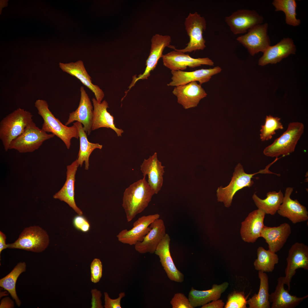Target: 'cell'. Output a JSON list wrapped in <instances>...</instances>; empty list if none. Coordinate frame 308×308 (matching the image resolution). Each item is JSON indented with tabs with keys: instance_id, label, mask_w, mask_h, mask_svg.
Instances as JSON below:
<instances>
[{
	"instance_id": "cell-1",
	"label": "cell",
	"mask_w": 308,
	"mask_h": 308,
	"mask_svg": "<svg viewBox=\"0 0 308 308\" xmlns=\"http://www.w3.org/2000/svg\"><path fill=\"white\" fill-rule=\"evenodd\" d=\"M155 194L145 177L130 185L124 192L122 206L127 222L132 221L148 206Z\"/></svg>"
},
{
	"instance_id": "cell-2",
	"label": "cell",
	"mask_w": 308,
	"mask_h": 308,
	"mask_svg": "<svg viewBox=\"0 0 308 308\" xmlns=\"http://www.w3.org/2000/svg\"><path fill=\"white\" fill-rule=\"evenodd\" d=\"M38 114L42 118L43 123L41 129L46 132H50L56 135L64 142L69 149L71 140L72 138L78 139L79 133L76 126L68 127L64 125L58 119L56 118L50 111L48 105L45 100L38 99L35 103Z\"/></svg>"
},
{
	"instance_id": "cell-3",
	"label": "cell",
	"mask_w": 308,
	"mask_h": 308,
	"mask_svg": "<svg viewBox=\"0 0 308 308\" xmlns=\"http://www.w3.org/2000/svg\"><path fill=\"white\" fill-rule=\"evenodd\" d=\"M29 112L19 108L4 117L0 122V139L5 151L11 142L20 135L33 121Z\"/></svg>"
},
{
	"instance_id": "cell-4",
	"label": "cell",
	"mask_w": 308,
	"mask_h": 308,
	"mask_svg": "<svg viewBox=\"0 0 308 308\" xmlns=\"http://www.w3.org/2000/svg\"><path fill=\"white\" fill-rule=\"evenodd\" d=\"M304 129V125L301 122L290 123L287 130L264 149V154L267 157L276 158L281 155L284 157L289 155L294 151Z\"/></svg>"
},
{
	"instance_id": "cell-5",
	"label": "cell",
	"mask_w": 308,
	"mask_h": 308,
	"mask_svg": "<svg viewBox=\"0 0 308 308\" xmlns=\"http://www.w3.org/2000/svg\"><path fill=\"white\" fill-rule=\"evenodd\" d=\"M272 164L268 165L264 169L253 174H248L244 170L242 166L238 163L235 167L230 182L226 187H218L216 191L218 201L223 202L226 207L228 208L232 204L233 197L236 193L244 188L250 187L254 182L252 179L253 176L258 173L274 174L270 171L269 168Z\"/></svg>"
},
{
	"instance_id": "cell-6",
	"label": "cell",
	"mask_w": 308,
	"mask_h": 308,
	"mask_svg": "<svg viewBox=\"0 0 308 308\" xmlns=\"http://www.w3.org/2000/svg\"><path fill=\"white\" fill-rule=\"evenodd\" d=\"M49 243L46 231L38 226H31L25 228L17 240L8 244V248L38 253L45 250Z\"/></svg>"
},
{
	"instance_id": "cell-7",
	"label": "cell",
	"mask_w": 308,
	"mask_h": 308,
	"mask_svg": "<svg viewBox=\"0 0 308 308\" xmlns=\"http://www.w3.org/2000/svg\"><path fill=\"white\" fill-rule=\"evenodd\" d=\"M54 136L40 129L33 121L24 132L11 142L9 149H15L20 153L33 152L38 149L44 141Z\"/></svg>"
},
{
	"instance_id": "cell-8",
	"label": "cell",
	"mask_w": 308,
	"mask_h": 308,
	"mask_svg": "<svg viewBox=\"0 0 308 308\" xmlns=\"http://www.w3.org/2000/svg\"><path fill=\"white\" fill-rule=\"evenodd\" d=\"M184 25L189 41L185 48L176 49L185 53L204 50L206 47V41L202 34L206 26L204 18L197 12L190 13L185 18Z\"/></svg>"
},
{
	"instance_id": "cell-9",
	"label": "cell",
	"mask_w": 308,
	"mask_h": 308,
	"mask_svg": "<svg viewBox=\"0 0 308 308\" xmlns=\"http://www.w3.org/2000/svg\"><path fill=\"white\" fill-rule=\"evenodd\" d=\"M268 24H261L249 29L245 34L238 37L237 40L253 56L260 52L263 53L270 46L268 34Z\"/></svg>"
},
{
	"instance_id": "cell-10",
	"label": "cell",
	"mask_w": 308,
	"mask_h": 308,
	"mask_svg": "<svg viewBox=\"0 0 308 308\" xmlns=\"http://www.w3.org/2000/svg\"><path fill=\"white\" fill-rule=\"evenodd\" d=\"M263 19L255 10L240 9L226 17L225 21L231 31L236 35L246 33L253 27L262 24Z\"/></svg>"
},
{
	"instance_id": "cell-11",
	"label": "cell",
	"mask_w": 308,
	"mask_h": 308,
	"mask_svg": "<svg viewBox=\"0 0 308 308\" xmlns=\"http://www.w3.org/2000/svg\"><path fill=\"white\" fill-rule=\"evenodd\" d=\"M170 48L174 49L162 56L163 65L171 70H181L187 67L194 68L202 65L212 66L213 61L208 57L194 58L188 54L177 50L175 46Z\"/></svg>"
},
{
	"instance_id": "cell-12",
	"label": "cell",
	"mask_w": 308,
	"mask_h": 308,
	"mask_svg": "<svg viewBox=\"0 0 308 308\" xmlns=\"http://www.w3.org/2000/svg\"><path fill=\"white\" fill-rule=\"evenodd\" d=\"M286 260L284 284L287 285L289 291L291 280L296 270L299 268L308 270V246L303 243H295L289 250Z\"/></svg>"
},
{
	"instance_id": "cell-13",
	"label": "cell",
	"mask_w": 308,
	"mask_h": 308,
	"mask_svg": "<svg viewBox=\"0 0 308 308\" xmlns=\"http://www.w3.org/2000/svg\"><path fill=\"white\" fill-rule=\"evenodd\" d=\"M171 41V37L169 35H162L156 34L153 36L151 40V44L149 55L146 60V67L143 74L138 77H133L132 83L129 87V89L138 80L147 79L150 76L151 72L155 68L158 61L163 55V52L166 47L170 48Z\"/></svg>"
},
{
	"instance_id": "cell-14",
	"label": "cell",
	"mask_w": 308,
	"mask_h": 308,
	"mask_svg": "<svg viewBox=\"0 0 308 308\" xmlns=\"http://www.w3.org/2000/svg\"><path fill=\"white\" fill-rule=\"evenodd\" d=\"M160 216L159 214H155L140 217L133 223L132 228L123 229L118 233L116 236L118 240L131 246L142 241L150 230V224Z\"/></svg>"
},
{
	"instance_id": "cell-15",
	"label": "cell",
	"mask_w": 308,
	"mask_h": 308,
	"mask_svg": "<svg viewBox=\"0 0 308 308\" xmlns=\"http://www.w3.org/2000/svg\"><path fill=\"white\" fill-rule=\"evenodd\" d=\"M172 93L177 97L178 103L186 109L196 106L207 95L201 84L196 81L175 86Z\"/></svg>"
},
{
	"instance_id": "cell-16",
	"label": "cell",
	"mask_w": 308,
	"mask_h": 308,
	"mask_svg": "<svg viewBox=\"0 0 308 308\" xmlns=\"http://www.w3.org/2000/svg\"><path fill=\"white\" fill-rule=\"evenodd\" d=\"M293 191L292 187L286 188L283 202L277 212L281 216L288 218L293 224L305 221L308 219L307 208L297 199L293 200L290 198Z\"/></svg>"
},
{
	"instance_id": "cell-17",
	"label": "cell",
	"mask_w": 308,
	"mask_h": 308,
	"mask_svg": "<svg viewBox=\"0 0 308 308\" xmlns=\"http://www.w3.org/2000/svg\"><path fill=\"white\" fill-rule=\"evenodd\" d=\"M80 98L79 105L74 111L69 114L65 124L67 126L74 121L81 123L84 131L88 135L91 131L93 116V106L90 98L83 86L80 88Z\"/></svg>"
},
{
	"instance_id": "cell-18",
	"label": "cell",
	"mask_w": 308,
	"mask_h": 308,
	"mask_svg": "<svg viewBox=\"0 0 308 308\" xmlns=\"http://www.w3.org/2000/svg\"><path fill=\"white\" fill-rule=\"evenodd\" d=\"M296 46L292 38H284L277 44L270 46L263 53L258 61V64L264 66L275 64L291 54L295 53Z\"/></svg>"
},
{
	"instance_id": "cell-19",
	"label": "cell",
	"mask_w": 308,
	"mask_h": 308,
	"mask_svg": "<svg viewBox=\"0 0 308 308\" xmlns=\"http://www.w3.org/2000/svg\"><path fill=\"white\" fill-rule=\"evenodd\" d=\"M221 70L220 67L216 66L212 68L202 69L191 72L171 70L172 81L167 85L177 86L193 81H198L201 84L208 82L212 76L220 73Z\"/></svg>"
},
{
	"instance_id": "cell-20",
	"label": "cell",
	"mask_w": 308,
	"mask_h": 308,
	"mask_svg": "<svg viewBox=\"0 0 308 308\" xmlns=\"http://www.w3.org/2000/svg\"><path fill=\"white\" fill-rule=\"evenodd\" d=\"M266 214L258 209L250 213L242 222L240 234L245 242L253 243L260 237L262 230L264 226V220Z\"/></svg>"
},
{
	"instance_id": "cell-21",
	"label": "cell",
	"mask_w": 308,
	"mask_h": 308,
	"mask_svg": "<svg viewBox=\"0 0 308 308\" xmlns=\"http://www.w3.org/2000/svg\"><path fill=\"white\" fill-rule=\"evenodd\" d=\"M150 230L143 240L134 246L135 250L141 254H153L165 234V227L163 220L159 218L154 220L150 225Z\"/></svg>"
},
{
	"instance_id": "cell-22",
	"label": "cell",
	"mask_w": 308,
	"mask_h": 308,
	"mask_svg": "<svg viewBox=\"0 0 308 308\" xmlns=\"http://www.w3.org/2000/svg\"><path fill=\"white\" fill-rule=\"evenodd\" d=\"M170 241L169 236L166 233L155 253L159 258L160 262L169 279L177 282H182L184 275L177 268L173 260L170 250Z\"/></svg>"
},
{
	"instance_id": "cell-23",
	"label": "cell",
	"mask_w": 308,
	"mask_h": 308,
	"mask_svg": "<svg viewBox=\"0 0 308 308\" xmlns=\"http://www.w3.org/2000/svg\"><path fill=\"white\" fill-rule=\"evenodd\" d=\"M59 66L64 72L75 77L94 94L95 98L99 103L103 100L104 94L102 90L98 86L92 82L91 77L88 74L82 61L78 60L75 62L59 63Z\"/></svg>"
},
{
	"instance_id": "cell-24",
	"label": "cell",
	"mask_w": 308,
	"mask_h": 308,
	"mask_svg": "<svg viewBox=\"0 0 308 308\" xmlns=\"http://www.w3.org/2000/svg\"><path fill=\"white\" fill-rule=\"evenodd\" d=\"M165 166L158 159L156 152L147 159H144L140 166V170L143 177H148V184L157 194L163 184V176L165 173Z\"/></svg>"
},
{
	"instance_id": "cell-25",
	"label": "cell",
	"mask_w": 308,
	"mask_h": 308,
	"mask_svg": "<svg viewBox=\"0 0 308 308\" xmlns=\"http://www.w3.org/2000/svg\"><path fill=\"white\" fill-rule=\"evenodd\" d=\"M291 233V226L287 223L277 227H270L264 225L260 237L265 240L268 244L269 250L275 253L283 248Z\"/></svg>"
},
{
	"instance_id": "cell-26",
	"label": "cell",
	"mask_w": 308,
	"mask_h": 308,
	"mask_svg": "<svg viewBox=\"0 0 308 308\" xmlns=\"http://www.w3.org/2000/svg\"><path fill=\"white\" fill-rule=\"evenodd\" d=\"M277 281L275 291L269 296L271 308H294L308 297V295L297 297L291 295L289 291L284 288V277H279Z\"/></svg>"
},
{
	"instance_id": "cell-27",
	"label": "cell",
	"mask_w": 308,
	"mask_h": 308,
	"mask_svg": "<svg viewBox=\"0 0 308 308\" xmlns=\"http://www.w3.org/2000/svg\"><path fill=\"white\" fill-rule=\"evenodd\" d=\"M79 166L77 160L67 167L66 179L61 189L53 196L57 199L67 203L78 214L83 215L82 211L78 207L74 199L75 175L77 168Z\"/></svg>"
},
{
	"instance_id": "cell-28",
	"label": "cell",
	"mask_w": 308,
	"mask_h": 308,
	"mask_svg": "<svg viewBox=\"0 0 308 308\" xmlns=\"http://www.w3.org/2000/svg\"><path fill=\"white\" fill-rule=\"evenodd\" d=\"M93 106V116L92 130L101 127L110 128L116 133L118 136H121L123 131L117 128L114 123V117L107 111L109 108L107 102L104 100L98 102L96 98L92 99Z\"/></svg>"
},
{
	"instance_id": "cell-29",
	"label": "cell",
	"mask_w": 308,
	"mask_h": 308,
	"mask_svg": "<svg viewBox=\"0 0 308 308\" xmlns=\"http://www.w3.org/2000/svg\"><path fill=\"white\" fill-rule=\"evenodd\" d=\"M228 285V283L225 282L220 285L214 284L211 289L203 291L196 290L192 287L188 298L193 308L202 306L211 301L219 299Z\"/></svg>"
},
{
	"instance_id": "cell-30",
	"label": "cell",
	"mask_w": 308,
	"mask_h": 308,
	"mask_svg": "<svg viewBox=\"0 0 308 308\" xmlns=\"http://www.w3.org/2000/svg\"><path fill=\"white\" fill-rule=\"evenodd\" d=\"M76 127L79 133L80 147L76 159L79 165L82 167L83 162H85V169L88 170L89 166V157L92 152L96 149H101L102 145L98 143H93L88 140L86 132L83 129L82 124L76 121L73 123Z\"/></svg>"
},
{
	"instance_id": "cell-31",
	"label": "cell",
	"mask_w": 308,
	"mask_h": 308,
	"mask_svg": "<svg viewBox=\"0 0 308 308\" xmlns=\"http://www.w3.org/2000/svg\"><path fill=\"white\" fill-rule=\"evenodd\" d=\"M258 276L260 280L259 290L248 301L249 308H270L268 277L264 272L258 271Z\"/></svg>"
},
{
	"instance_id": "cell-32",
	"label": "cell",
	"mask_w": 308,
	"mask_h": 308,
	"mask_svg": "<svg viewBox=\"0 0 308 308\" xmlns=\"http://www.w3.org/2000/svg\"><path fill=\"white\" fill-rule=\"evenodd\" d=\"M283 197L280 190L278 192H269L267 194L266 198L264 199L260 198L255 193L252 198L258 209L262 210L266 214L273 215L282 204Z\"/></svg>"
},
{
	"instance_id": "cell-33",
	"label": "cell",
	"mask_w": 308,
	"mask_h": 308,
	"mask_svg": "<svg viewBox=\"0 0 308 308\" xmlns=\"http://www.w3.org/2000/svg\"><path fill=\"white\" fill-rule=\"evenodd\" d=\"M26 268V263L20 262L8 274L0 280V287L8 291L18 306H20L21 302L16 293V284L18 277L25 271Z\"/></svg>"
},
{
	"instance_id": "cell-34",
	"label": "cell",
	"mask_w": 308,
	"mask_h": 308,
	"mask_svg": "<svg viewBox=\"0 0 308 308\" xmlns=\"http://www.w3.org/2000/svg\"><path fill=\"white\" fill-rule=\"evenodd\" d=\"M257 258L254 263L255 270L264 272H272L275 265L278 264V255L269 250H266L262 246L257 250Z\"/></svg>"
},
{
	"instance_id": "cell-35",
	"label": "cell",
	"mask_w": 308,
	"mask_h": 308,
	"mask_svg": "<svg viewBox=\"0 0 308 308\" xmlns=\"http://www.w3.org/2000/svg\"><path fill=\"white\" fill-rule=\"evenodd\" d=\"M272 4L275 11H282L284 13L287 24L294 27L300 25V20L296 18L297 4L295 0H274Z\"/></svg>"
},
{
	"instance_id": "cell-36",
	"label": "cell",
	"mask_w": 308,
	"mask_h": 308,
	"mask_svg": "<svg viewBox=\"0 0 308 308\" xmlns=\"http://www.w3.org/2000/svg\"><path fill=\"white\" fill-rule=\"evenodd\" d=\"M281 118L271 115L266 116L264 125L261 126L260 138L261 141H265L271 139L275 134V131L282 129L283 127L280 121Z\"/></svg>"
},
{
	"instance_id": "cell-37",
	"label": "cell",
	"mask_w": 308,
	"mask_h": 308,
	"mask_svg": "<svg viewBox=\"0 0 308 308\" xmlns=\"http://www.w3.org/2000/svg\"><path fill=\"white\" fill-rule=\"evenodd\" d=\"M247 301L241 292H235L228 295L224 308H246Z\"/></svg>"
},
{
	"instance_id": "cell-38",
	"label": "cell",
	"mask_w": 308,
	"mask_h": 308,
	"mask_svg": "<svg viewBox=\"0 0 308 308\" xmlns=\"http://www.w3.org/2000/svg\"><path fill=\"white\" fill-rule=\"evenodd\" d=\"M91 280L94 283L99 282L102 274V265L100 260L95 258L90 265Z\"/></svg>"
},
{
	"instance_id": "cell-39",
	"label": "cell",
	"mask_w": 308,
	"mask_h": 308,
	"mask_svg": "<svg viewBox=\"0 0 308 308\" xmlns=\"http://www.w3.org/2000/svg\"><path fill=\"white\" fill-rule=\"evenodd\" d=\"M170 303L173 308H193L188 298L182 293L175 294Z\"/></svg>"
},
{
	"instance_id": "cell-40",
	"label": "cell",
	"mask_w": 308,
	"mask_h": 308,
	"mask_svg": "<svg viewBox=\"0 0 308 308\" xmlns=\"http://www.w3.org/2000/svg\"><path fill=\"white\" fill-rule=\"evenodd\" d=\"M72 224L76 229L83 232H88L90 229L89 222L83 215L78 214L74 216L73 218Z\"/></svg>"
},
{
	"instance_id": "cell-41",
	"label": "cell",
	"mask_w": 308,
	"mask_h": 308,
	"mask_svg": "<svg viewBox=\"0 0 308 308\" xmlns=\"http://www.w3.org/2000/svg\"><path fill=\"white\" fill-rule=\"evenodd\" d=\"M105 308H121V302L122 298L125 296L124 292H121L119 294L117 298L112 299L109 296L107 292L104 293Z\"/></svg>"
},
{
	"instance_id": "cell-42",
	"label": "cell",
	"mask_w": 308,
	"mask_h": 308,
	"mask_svg": "<svg viewBox=\"0 0 308 308\" xmlns=\"http://www.w3.org/2000/svg\"><path fill=\"white\" fill-rule=\"evenodd\" d=\"M92 298L91 308H103L101 298V292L96 289H92L91 291Z\"/></svg>"
},
{
	"instance_id": "cell-43",
	"label": "cell",
	"mask_w": 308,
	"mask_h": 308,
	"mask_svg": "<svg viewBox=\"0 0 308 308\" xmlns=\"http://www.w3.org/2000/svg\"><path fill=\"white\" fill-rule=\"evenodd\" d=\"M224 303L221 299L213 301L201 306V308H223Z\"/></svg>"
},
{
	"instance_id": "cell-44",
	"label": "cell",
	"mask_w": 308,
	"mask_h": 308,
	"mask_svg": "<svg viewBox=\"0 0 308 308\" xmlns=\"http://www.w3.org/2000/svg\"><path fill=\"white\" fill-rule=\"evenodd\" d=\"M6 236L1 231H0V254L2 251L8 248V244L6 243Z\"/></svg>"
}]
</instances>
